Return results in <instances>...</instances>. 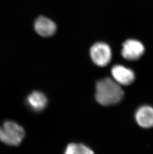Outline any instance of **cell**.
<instances>
[{
    "label": "cell",
    "instance_id": "obj_5",
    "mask_svg": "<svg viewBox=\"0 0 153 154\" xmlns=\"http://www.w3.org/2000/svg\"><path fill=\"white\" fill-rule=\"evenodd\" d=\"M111 73L119 85H131L135 79V73L132 70L120 65L114 66L111 69Z\"/></svg>",
    "mask_w": 153,
    "mask_h": 154
},
{
    "label": "cell",
    "instance_id": "obj_4",
    "mask_svg": "<svg viewBox=\"0 0 153 154\" xmlns=\"http://www.w3.org/2000/svg\"><path fill=\"white\" fill-rule=\"evenodd\" d=\"M144 51V45L136 39H127L123 44L122 55L128 60L135 61L139 60Z\"/></svg>",
    "mask_w": 153,
    "mask_h": 154
},
{
    "label": "cell",
    "instance_id": "obj_6",
    "mask_svg": "<svg viewBox=\"0 0 153 154\" xmlns=\"http://www.w3.org/2000/svg\"><path fill=\"white\" fill-rule=\"evenodd\" d=\"M34 29L38 35L44 37L52 36L56 31V25L49 19L39 17L34 23Z\"/></svg>",
    "mask_w": 153,
    "mask_h": 154
},
{
    "label": "cell",
    "instance_id": "obj_7",
    "mask_svg": "<svg viewBox=\"0 0 153 154\" xmlns=\"http://www.w3.org/2000/svg\"><path fill=\"white\" fill-rule=\"evenodd\" d=\"M138 124L144 128L153 127V108L149 106H143L139 108L135 114Z\"/></svg>",
    "mask_w": 153,
    "mask_h": 154
},
{
    "label": "cell",
    "instance_id": "obj_9",
    "mask_svg": "<svg viewBox=\"0 0 153 154\" xmlns=\"http://www.w3.org/2000/svg\"><path fill=\"white\" fill-rule=\"evenodd\" d=\"M65 154H94V152L90 148L83 144L71 143L67 146Z\"/></svg>",
    "mask_w": 153,
    "mask_h": 154
},
{
    "label": "cell",
    "instance_id": "obj_3",
    "mask_svg": "<svg viewBox=\"0 0 153 154\" xmlns=\"http://www.w3.org/2000/svg\"><path fill=\"white\" fill-rule=\"evenodd\" d=\"M92 60L98 66L104 67L111 61L112 52L110 46L105 42L94 44L90 50Z\"/></svg>",
    "mask_w": 153,
    "mask_h": 154
},
{
    "label": "cell",
    "instance_id": "obj_1",
    "mask_svg": "<svg viewBox=\"0 0 153 154\" xmlns=\"http://www.w3.org/2000/svg\"><path fill=\"white\" fill-rule=\"evenodd\" d=\"M124 93L118 83L109 78L99 80L96 85L95 99L103 106L116 104L122 100Z\"/></svg>",
    "mask_w": 153,
    "mask_h": 154
},
{
    "label": "cell",
    "instance_id": "obj_8",
    "mask_svg": "<svg viewBox=\"0 0 153 154\" xmlns=\"http://www.w3.org/2000/svg\"><path fill=\"white\" fill-rule=\"evenodd\" d=\"M26 102L29 107L38 112L43 110L46 107L47 99L44 93L35 91L28 96Z\"/></svg>",
    "mask_w": 153,
    "mask_h": 154
},
{
    "label": "cell",
    "instance_id": "obj_2",
    "mask_svg": "<svg viewBox=\"0 0 153 154\" xmlns=\"http://www.w3.org/2000/svg\"><path fill=\"white\" fill-rule=\"evenodd\" d=\"M25 135L23 128L12 121H7L0 127V141L7 145L19 146Z\"/></svg>",
    "mask_w": 153,
    "mask_h": 154
}]
</instances>
